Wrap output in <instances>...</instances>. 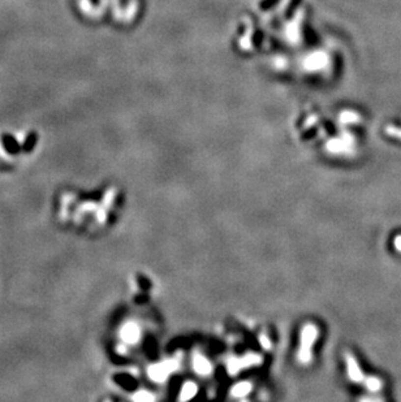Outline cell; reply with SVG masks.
<instances>
[{
	"label": "cell",
	"mask_w": 401,
	"mask_h": 402,
	"mask_svg": "<svg viewBox=\"0 0 401 402\" xmlns=\"http://www.w3.org/2000/svg\"><path fill=\"white\" fill-rule=\"evenodd\" d=\"M318 337V327L314 324H305L301 331L300 349H298V361L302 365H308L312 361V349Z\"/></svg>",
	"instance_id": "6da1fadb"
},
{
	"label": "cell",
	"mask_w": 401,
	"mask_h": 402,
	"mask_svg": "<svg viewBox=\"0 0 401 402\" xmlns=\"http://www.w3.org/2000/svg\"><path fill=\"white\" fill-rule=\"evenodd\" d=\"M176 369H177V362L173 359H168L162 363L151 366L149 369V376L155 383H163Z\"/></svg>",
	"instance_id": "7a4b0ae2"
},
{
	"label": "cell",
	"mask_w": 401,
	"mask_h": 402,
	"mask_svg": "<svg viewBox=\"0 0 401 402\" xmlns=\"http://www.w3.org/2000/svg\"><path fill=\"white\" fill-rule=\"evenodd\" d=\"M344 358H345V363H346V373H348V376L349 379L352 380L353 383H364L365 380V375L361 370L358 362L354 358V355L350 353H345L344 354Z\"/></svg>",
	"instance_id": "3957f363"
},
{
	"label": "cell",
	"mask_w": 401,
	"mask_h": 402,
	"mask_svg": "<svg viewBox=\"0 0 401 402\" xmlns=\"http://www.w3.org/2000/svg\"><path fill=\"white\" fill-rule=\"evenodd\" d=\"M121 339L128 344H136L141 337V328L138 327L137 323L129 322V323L124 324L121 331H120Z\"/></svg>",
	"instance_id": "277c9868"
},
{
	"label": "cell",
	"mask_w": 401,
	"mask_h": 402,
	"mask_svg": "<svg viewBox=\"0 0 401 402\" xmlns=\"http://www.w3.org/2000/svg\"><path fill=\"white\" fill-rule=\"evenodd\" d=\"M258 362H259V357H257V355H248V357L240 358V359H232L228 363V370L230 374H237L242 367L245 369V367L256 365Z\"/></svg>",
	"instance_id": "5b68a950"
},
{
	"label": "cell",
	"mask_w": 401,
	"mask_h": 402,
	"mask_svg": "<svg viewBox=\"0 0 401 402\" xmlns=\"http://www.w3.org/2000/svg\"><path fill=\"white\" fill-rule=\"evenodd\" d=\"M193 369L194 371L198 374V375L202 376H207L211 374L212 371V366L210 363L207 358L203 357L202 354L200 353H194L193 355Z\"/></svg>",
	"instance_id": "8992f818"
},
{
	"label": "cell",
	"mask_w": 401,
	"mask_h": 402,
	"mask_svg": "<svg viewBox=\"0 0 401 402\" xmlns=\"http://www.w3.org/2000/svg\"><path fill=\"white\" fill-rule=\"evenodd\" d=\"M197 385L192 381H186L184 385H182L181 391H180V396H178V400L180 401H188V400L193 399L194 396L197 395Z\"/></svg>",
	"instance_id": "52a82bcc"
},
{
	"label": "cell",
	"mask_w": 401,
	"mask_h": 402,
	"mask_svg": "<svg viewBox=\"0 0 401 402\" xmlns=\"http://www.w3.org/2000/svg\"><path fill=\"white\" fill-rule=\"evenodd\" d=\"M250 391H252V384L249 381H241V383H237L230 389V395L238 399V397H244V396L249 395Z\"/></svg>",
	"instance_id": "ba28073f"
},
{
	"label": "cell",
	"mask_w": 401,
	"mask_h": 402,
	"mask_svg": "<svg viewBox=\"0 0 401 402\" xmlns=\"http://www.w3.org/2000/svg\"><path fill=\"white\" fill-rule=\"evenodd\" d=\"M364 384L366 389L372 393H376V392L382 391L383 388V380L376 377V376H369V377H365Z\"/></svg>",
	"instance_id": "9c48e42d"
},
{
	"label": "cell",
	"mask_w": 401,
	"mask_h": 402,
	"mask_svg": "<svg viewBox=\"0 0 401 402\" xmlns=\"http://www.w3.org/2000/svg\"><path fill=\"white\" fill-rule=\"evenodd\" d=\"M133 399L136 400V401H152V400H154V397L150 395L149 392L141 391V392H138L137 395H134Z\"/></svg>",
	"instance_id": "30bf717a"
},
{
	"label": "cell",
	"mask_w": 401,
	"mask_h": 402,
	"mask_svg": "<svg viewBox=\"0 0 401 402\" xmlns=\"http://www.w3.org/2000/svg\"><path fill=\"white\" fill-rule=\"evenodd\" d=\"M386 132H387V134H388V135H392V137L400 138V139H401V129H399V128L387 127Z\"/></svg>",
	"instance_id": "8fae6325"
},
{
	"label": "cell",
	"mask_w": 401,
	"mask_h": 402,
	"mask_svg": "<svg viewBox=\"0 0 401 402\" xmlns=\"http://www.w3.org/2000/svg\"><path fill=\"white\" fill-rule=\"evenodd\" d=\"M394 246H395V249H396V251L401 253V235H398L396 237H395Z\"/></svg>",
	"instance_id": "7c38bea8"
}]
</instances>
